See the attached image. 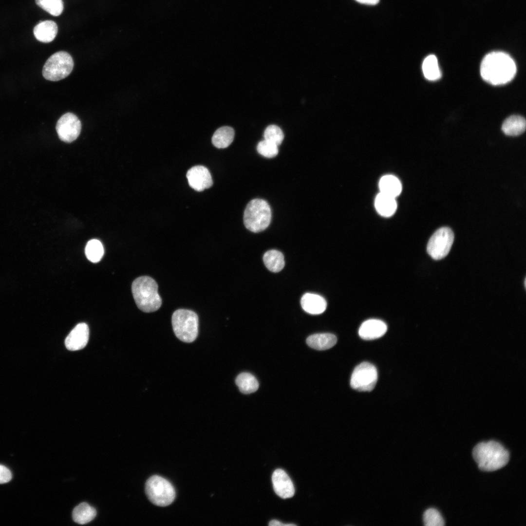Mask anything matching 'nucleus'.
Instances as JSON below:
<instances>
[{"mask_svg":"<svg viewBox=\"0 0 526 526\" xmlns=\"http://www.w3.org/2000/svg\"><path fill=\"white\" fill-rule=\"evenodd\" d=\"M516 72V64L513 59L502 52H493L483 59L480 73L486 81L493 85L506 84L511 81Z\"/></svg>","mask_w":526,"mask_h":526,"instance_id":"nucleus-1","label":"nucleus"},{"mask_svg":"<svg viewBox=\"0 0 526 526\" xmlns=\"http://www.w3.org/2000/svg\"><path fill=\"white\" fill-rule=\"evenodd\" d=\"M472 455L478 468L483 471H492L503 468L509 459V453L503 446L495 441L483 442L473 449Z\"/></svg>","mask_w":526,"mask_h":526,"instance_id":"nucleus-2","label":"nucleus"},{"mask_svg":"<svg viewBox=\"0 0 526 526\" xmlns=\"http://www.w3.org/2000/svg\"><path fill=\"white\" fill-rule=\"evenodd\" d=\"M158 288L155 281L149 276L139 277L133 281L132 285V294L140 310L150 313L160 308L162 299L158 293Z\"/></svg>","mask_w":526,"mask_h":526,"instance_id":"nucleus-3","label":"nucleus"},{"mask_svg":"<svg viewBox=\"0 0 526 526\" xmlns=\"http://www.w3.org/2000/svg\"><path fill=\"white\" fill-rule=\"evenodd\" d=\"M171 322L176 337L185 342H191L198 334L199 319L193 311L180 309L172 314Z\"/></svg>","mask_w":526,"mask_h":526,"instance_id":"nucleus-4","label":"nucleus"},{"mask_svg":"<svg viewBox=\"0 0 526 526\" xmlns=\"http://www.w3.org/2000/svg\"><path fill=\"white\" fill-rule=\"evenodd\" d=\"M271 219V211L264 200L255 199L247 205L244 214V222L247 229L259 232L266 229Z\"/></svg>","mask_w":526,"mask_h":526,"instance_id":"nucleus-5","label":"nucleus"},{"mask_svg":"<svg viewBox=\"0 0 526 526\" xmlns=\"http://www.w3.org/2000/svg\"><path fill=\"white\" fill-rule=\"evenodd\" d=\"M145 491L149 500L160 507L170 505L175 497L173 486L169 481L158 475H153L147 481Z\"/></svg>","mask_w":526,"mask_h":526,"instance_id":"nucleus-6","label":"nucleus"},{"mask_svg":"<svg viewBox=\"0 0 526 526\" xmlns=\"http://www.w3.org/2000/svg\"><path fill=\"white\" fill-rule=\"evenodd\" d=\"M74 67L71 55L65 51L52 55L46 61L42 69L43 77L47 80L56 81L67 77Z\"/></svg>","mask_w":526,"mask_h":526,"instance_id":"nucleus-7","label":"nucleus"},{"mask_svg":"<svg viewBox=\"0 0 526 526\" xmlns=\"http://www.w3.org/2000/svg\"><path fill=\"white\" fill-rule=\"evenodd\" d=\"M454 241V234L448 227L437 229L430 238L427 246L428 254L434 260H439L449 253Z\"/></svg>","mask_w":526,"mask_h":526,"instance_id":"nucleus-8","label":"nucleus"},{"mask_svg":"<svg viewBox=\"0 0 526 526\" xmlns=\"http://www.w3.org/2000/svg\"><path fill=\"white\" fill-rule=\"evenodd\" d=\"M377 372L376 367L370 363L364 362L354 369L351 377L352 388L360 392L371 391L377 380Z\"/></svg>","mask_w":526,"mask_h":526,"instance_id":"nucleus-9","label":"nucleus"},{"mask_svg":"<svg viewBox=\"0 0 526 526\" xmlns=\"http://www.w3.org/2000/svg\"><path fill=\"white\" fill-rule=\"evenodd\" d=\"M56 128L59 139L65 142L70 143L79 136L81 124L75 114L68 113L58 120Z\"/></svg>","mask_w":526,"mask_h":526,"instance_id":"nucleus-10","label":"nucleus"},{"mask_svg":"<svg viewBox=\"0 0 526 526\" xmlns=\"http://www.w3.org/2000/svg\"><path fill=\"white\" fill-rule=\"evenodd\" d=\"M187 178L189 186L197 191L210 188L213 181L208 169L203 166H195L187 172Z\"/></svg>","mask_w":526,"mask_h":526,"instance_id":"nucleus-11","label":"nucleus"},{"mask_svg":"<svg viewBox=\"0 0 526 526\" xmlns=\"http://www.w3.org/2000/svg\"><path fill=\"white\" fill-rule=\"evenodd\" d=\"M89 338V329L85 323L77 324L65 340L67 349L70 351L79 350L85 347Z\"/></svg>","mask_w":526,"mask_h":526,"instance_id":"nucleus-12","label":"nucleus"},{"mask_svg":"<svg viewBox=\"0 0 526 526\" xmlns=\"http://www.w3.org/2000/svg\"><path fill=\"white\" fill-rule=\"evenodd\" d=\"M272 481L274 491L279 496L285 499L294 495L295 489L293 483L283 470H276L272 474Z\"/></svg>","mask_w":526,"mask_h":526,"instance_id":"nucleus-13","label":"nucleus"},{"mask_svg":"<svg viewBox=\"0 0 526 526\" xmlns=\"http://www.w3.org/2000/svg\"><path fill=\"white\" fill-rule=\"evenodd\" d=\"M387 330V325L383 321L377 319H370L361 324L358 330V334L362 339L372 340L383 336Z\"/></svg>","mask_w":526,"mask_h":526,"instance_id":"nucleus-14","label":"nucleus"},{"mask_svg":"<svg viewBox=\"0 0 526 526\" xmlns=\"http://www.w3.org/2000/svg\"><path fill=\"white\" fill-rule=\"evenodd\" d=\"M301 303L302 309L307 313L318 315L322 313L326 309L327 302L321 296L307 293L301 298Z\"/></svg>","mask_w":526,"mask_h":526,"instance_id":"nucleus-15","label":"nucleus"},{"mask_svg":"<svg viewBox=\"0 0 526 526\" xmlns=\"http://www.w3.org/2000/svg\"><path fill=\"white\" fill-rule=\"evenodd\" d=\"M58 31L57 25L53 20H47L38 23L34 28L33 32L38 41L49 43L55 38Z\"/></svg>","mask_w":526,"mask_h":526,"instance_id":"nucleus-16","label":"nucleus"},{"mask_svg":"<svg viewBox=\"0 0 526 526\" xmlns=\"http://www.w3.org/2000/svg\"><path fill=\"white\" fill-rule=\"evenodd\" d=\"M335 335L331 333H319L309 336L306 343L310 347L318 350H324L334 346L337 343Z\"/></svg>","mask_w":526,"mask_h":526,"instance_id":"nucleus-17","label":"nucleus"},{"mask_svg":"<svg viewBox=\"0 0 526 526\" xmlns=\"http://www.w3.org/2000/svg\"><path fill=\"white\" fill-rule=\"evenodd\" d=\"M395 198L380 192L375 200V206L377 212L384 217H390L393 215L397 207Z\"/></svg>","mask_w":526,"mask_h":526,"instance_id":"nucleus-18","label":"nucleus"},{"mask_svg":"<svg viewBox=\"0 0 526 526\" xmlns=\"http://www.w3.org/2000/svg\"><path fill=\"white\" fill-rule=\"evenodd\" d=\"M526 125V120L523 117L514 115L509 116L504 121L502 130L506 135L517 136L525 132Z\"/></svg>","mask_w":526,"mask_h":526,"instance_id":"nucleus-19","label":"nucleus"},{"mask_svg":"<svg viewBox=\"0 0 526 526\" xmlns=\"http://www.w3.org/2000/svg\"><path fill=\"white\" fill-rule=\"evenodd\" d=\"M380 192L395 198L402 190V185L399 179L392 175L382 176L379 182Z\"/></svg>","mask_w":526,"mask_h":526,"instance_id":"nucleus-20","label":"nucleus"},{"mask_svg":"<svg viewBox=\"0 0 526 526\" xmlns=\"http://www.w3.org/2000/svg\"><path fill=\"white\" fill-rule=\"evenodd\" d=\"M234 131L229 126H224L218 129L212 137V143L216 148L224 149L228 147L233 142Z\"/></svg>","mask_w":526,"mask_h":526,"instance_id":"nucleus-21","label":"nucleus"},{"mask_svg":"<svg viewBox=\"0 0 526 526\" xmlns=\"http://www.w3.org/2000/svg\"><path fill=\"white\" fill-rule=\"evenodd\" d=\"M96 515V510L86 503H82L76 506L72 513L73 520L80 525L90 522Z\"/></svg>","mask_w":526,"mask_h":526,"instance_id":"nucleus-22","label":"nucleus"},{"mask_svg":"<svg viewBox=\"0 0 526 526\" xmlns=\"http://www.w3.org/2000/svg\"><path fill=\"white\" fill-rule=\"evenodd\" d=\"M263 261L267 268L273 272H278L282 270L285 264L283 254L274 249L266 252L263 255Z\"/></svg>","mask_w":526,"mask_h":526,"instance_id":"nucleus-23","label":"nucleus"},{"mask_svg":"<svg viewBox=\"0 0 526 526\" xmlns=\"http://www.w3.org/2000/svg\"><path fill=\"white\" fill-rule=\"evenodd\" d=\"M235 383L240 391L244 394H249L256 391L259 388V383L256 377L249 373H242L236 377Z\"/></svg>","mask_w":526,"mask_h":526,"instance_id":"nucleus-24","label":"nucleus"},{"mask_svg":"<svg viewBox=\"0 0 526 526\" xmlns=\"http://www.w3.org/2000/svg\"><path fill=\"white\" fill-rule=\"evenodd\" d=\"M425 77L430 80H436L441 77V73L436 57L433 55L427 56L422 64Z\"/></svg>","mask_w":526,"mask_h":526,"instance_id":"nucleus-25","label":"nucleus"},{"mask_svg":"<svg viewBox=\"0 0 526 526\" xmlns=\"http://www.w3.org/2000/svg\"><path fill=\"white\" fill-rule=\"evenodd\" d=\"M104 252L102 243L96 239H92L88 241L85 249L87 258L94 263H96L101 260Z\"/></svg>","mask_w":526,"mask_h":526,"instance_id":"nucleus-26","label":"nucleus"},{"mask_svg":"<svg viewBox=\"0 0 526 526\" xmlns=\"http://www.w3.org/2000/svg\"><path fill=\"white\" fill-rule=\"evenodd\" d=\"M37 4L54 16H59L63 10L62 0H36Z\"/></svg>","mask_w":526,"mask_h":526,"instance_id":"nucleus-27","label":"nucleus"},{"mask_svg":"<svg viewBox=\"0 0 526 526\" xmlns=\"http://www.w3.org/2000/svg\"><path fill=\"white\" fill-rule=\"evenodd\" d=\"M423 523L426 526H443L444 521L439 512L436 509L430 508L427 509L423 514Z\"/></svg>","mask_w":526,"mask_h":526,"instance_id":"nucleus-28","label":"nucleus"},{"mask_svg":"<svg viewBox=\"0 0 526 526\" xmlns=\"http://www.w3.org/2000/svg\"><path fill=\"white\" fill-rule=\"evenodd\" d=\"M264 139L270 141L278 146L281 144L284 135L280 127L275 125L268 126L264 132Z\"/></svg>","mask_w":526,"mask_h":526,"instance_id":"nucleus-29","label":"nucleus"},{"mask_svg":"<svg viewBox=\"0 0 526 526\" xmlns=\"http://www.w3.org/2000/svg\"><path fill=\"white\" fill-rule=\"evenodd\" d=\"M257 150L261 155L266 158L274 157L278 153V146L265 139L258 143Z\"/></svg>","mask_w":526,"mask_h":526,"instance_id":"nucleus-30","label":"nucleus"},{"mask_svg":"<svg viewBox=\"0 0 526 526\" xmlns=\"http://www.w3.org/2000/svg\"><path fill=\"white\" fill-rule=\"evenodd\" d=\"M11 479L12 473L9 469L5 466L0 464V484L8 483Z\"/></svg>","mask_w":526,"mask_h":526,"instance_id":"nucleus-31","label":"nucleus"},{"mask_svg":"<svg viewBox=\"0 0 526 526\" xmlns=\"http://www.w3.org/2000/svg\"><path fill=\"white\" fill-rule=\"evenodd\" d=\"M269 526H296L294 524H284L281 522H280L276 520H271L269 523Z\"/></svg>","mask_w":526,"mask_h":526,"instance_id":"nucleus-32","label":"nucleus"},{"mask_svg":"<svg viewBox=\"0 0 526 526\" xmlns=\"http://www.w3.org/2000/svg\"><path fill=\"white\" fill-rule=\"evenodd\" d=\"M357 2L369 5H375L379 2V0H356Z\"/></svg>","mask_w":526,"mask_h":526,"instance_id":"nucleus-33","label":"nucleus"},{"mask_svg":"<svg viewBox=\"0 0 526 526\" xmlns=\"http://www.w3.org/2000/svg\"><path fill=\"white\" fill-rule=\"evenodd\" d=\"M526 279H525V281H524V285H525V287H526Z\"/></svg>","mask_w":526,"mask_h":526,"instance_id":"nucleus-34","label":"nucleus"}]
</instances>
